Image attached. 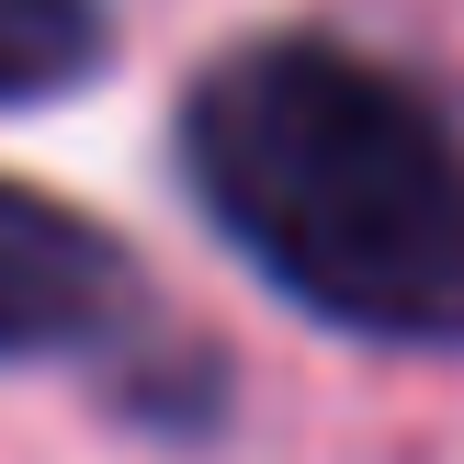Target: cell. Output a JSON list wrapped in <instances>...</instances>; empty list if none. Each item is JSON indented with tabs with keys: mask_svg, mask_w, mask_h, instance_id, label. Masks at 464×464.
Segmentation results:
<instances>
[{
	"mask_svg": "<svg viewBox=\"0 0 464 464\" xmlns=\"http://www.w3.org/2000/svg\"><path fill=\"white\" fill-rule=\"evenodd\" d=\"M181 193L295 317L374 352H464V136L340 34H249L181 91Z\"/></svg>",
	"mask_w": 464,
	"mask_h": 464,
	"instance_id": "6da1fadb",
	"label": "cell"
},
{
	"mask_svg": "<svg viewBox=\"0 0 464 464\" xmlns=\"http://www.w3.org/2000/svg\"><path fill=\"white\" fill-rule=\"evenodd\" d=\"M159 329L148 261L102 216L0 170V362H91Z\"/></svg>",
	"mask_w": 464,
	"mask_h": 464,
	"instance_id": "7a4b0ae2",
	"label": "cell"
},
{
	"mask_svg": "<svg viewBox=\"0 0 464 464\" xmlns=\"http://www.w3.org/2000/svg\"><path fill=\"white\" fill-rule=\"evenodd\" d=\"M113 68V0H0V113L68 102Z\"/></svg>",
	"mask_w": 464,
	"mask_h": 464,
	"instance_id": "3957f363",
	"label": "cell"
}]
</instances>
